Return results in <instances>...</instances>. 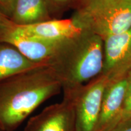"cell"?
I'll return each instance as SVG.
<instances>
[{"mask_svg": "<svg viewBox=\"0 0 131 131\" xmlns=\"http://www.w3.org/2000/svg\"><path fill=\"white\" fill-rule=\"evenodd\" d=\"M11 24L12 21L9 19L0 25V42L12 45L26 58L35 63H48L65 41L45 40L23 35L15 32Z\"/></svg>", "mask_w": 131, "mask_h": 131, "instance_id": "5", "label": "cell"}, {"mask_svg": "<svg viewBox=\"0 0 131 131\" xmlns=\"http://www.w3.org/2000/svg\"><path fill=\"white\" fill-rule=\"evenodd\" d=\"M10 19L15 24L25 26L52 18L45 0H16Z\"/></svg>", "mask_w": 131, "mask_h": 131, "instance_id": "11", "label": "cell"}, {"mask_svg": "<svg viewBox=\"0 0 131 131\" xmlns=\"http://www.w3.org/2000/svg\"><path fill=\"white\" fill-rule=\"evenodd\" d=\"M11 25L19 34L49 41L68 40L88 29L73 16L70 19H52L25 26L16 25L12 22Z\"/></svg>", "mask_w": 131, "mask_h": 131, "instance_id": "8", "label": "cell"}, {"mask_svg": "<svg viewBox=\"0 0 131 131\" xmlns=\"http://www.w3.org/2000/svg\"><path fill=\"white\" fill-rule=\"evenodd\" d=\"M103 63V40L89 29L64 41L48 61L63 89L81 86L97 77L102 73Z\"/></svg>", "mask_w": 131, "mask_h": 131, "instance_id": "2", "label": "cell"}, {"mask_svg": "<svg viewBox=\"0 0 131 131\" xmlns=\"http://www.w3.org/2000/svg\"><path fill=\"white\" fill-rule=\"evenodd\" d=\"M109 131H131V118L122 120Z\"/></svg>", "mask_w": 131, "mask_h": 131, "instance_id": "15", "label": "cell"}, {"mask_svg": "<svg viewBox=\"0 0 131 131\" xmlns=\"http://www.w3.org/2000/svg\"><path fill=\"white\" fill-rule=\"evenodd\" d=\"M127 84L124 98L122 120L131 118V70L127 74Z\"/></svg>", "mask_w": 131, "mask_h": 131, "instance_id": "13", "label": "cell"}, {"mask_svg": "<svg viewBox=\"0 0 131 131\" xmlns=\"http://www.w3.org/2000/svg\"><path fill=\"white\" fill-rule=\"evenodd\" d=\"M107 78L102 74L86 84L63 89L72 102L77 131H96Z\"/></svg>", "mask_w": 131, "mask_h": 131, "instance_id": "4", "label": "cell"}, {"mask_svg": "<svg viewBox=\"0 0 131 131\" xmlns=\"http://www.w3.org/2000/svg\"><path fill=\"white\" fill-rule=\"evenodd\" d=\"M127 84V75L108 81L103 94L96 131H109L122 120Z\"/></svg>", "mask_w": 131, "mask_h": 131, "instance_id": "9", "label": "cell"}, {"mask_svg": "<svg viewBox=\"0 0 131 131\" xmlns=\"http://www.w3.org/2000/svg\"><path fill=\"white\" fill-rule=\"evenodd\" d=\"M61 90V81L49 64L0 81V129L16 130L41 104Z\"/></svg>", "mask_w": 131, "mask_h": 131, "instance_id": "1", "label": "cell"}, {"mask_svg": "<svg viewBox=\"0 0 131 131\" xmlns=\"http://www.w3.org/2000/svg\"><path fill=\"white\" fill-rule=\"evenodd\" d=\"M9 19H10L9 18V16H7L4 12H2V11L0 10V25L6 23L7 21H9Z\"/></svg>", "mask_w": 131, "mask_h": 131, "instance_id": "16", "label": "cell"}, {"mask_svg": "<svg viewBox=\"0 0 131 131\" xmlns=\"http://www.w3.org/2000/svg\"><path fill=\"white\" fill-rule=\"evenodd\" d=\"M51 15H57L75 5L78 0H45Z\"/></svg>", "mask_w": 131, "mask_h": 131, "instance_id": "12", "label": "cell"}, {"mask_svg": "<svg viewBox=\"0 0 131 131\" xmlns=\"http://www.w3.org/2000/svg\"><path fill=\"white\" fill-rule=\"evenodd\" d=\"M0 131H3V130H1V129H0Z\"/></svg>", "mask_w": 131, "mask_h": 131, "instance_id": "17", "label": "cell"}, {"mask_svg": "<svg viewBox=\"0 0 131 131\" xmlns=\"http://www.w3.org/2000/svg\"><path fill=\"white\" fill-rule=\"evenodd\" d=\"M16 0H0V10L10 18Z\"/></svg>", "mask_w": 131, "mask_h": 131, "instance_id": "14", "label": "cell"}, {"mask_svg": "<svg viewBox=\"0 0 131 131\" xmlns=\"http://www.w3.org/2000/svg\"><path fill=\"white\" fill-rule=\"evenodd\" d=\"M104 42V63L101 74L109 81L126 76L131 70V27L120 34L108 36Z\"/></svg>", "mask_w": 131, "mask_h": 131, "instance_id": "6", "label": "cell"}, {"mask_svg": "<svg viewBox=\"0 0 131 131\" xmlns=\"http://www.w3.org/2000/svg\"><path fill=\"white\" fill-rule=\"evenodd\" d=\"M23 131H77L72 102L63 94L61 102L47 106L26 123Z\"/></svg>", "mask_w": 131, "mask_h": 131, "instance_id": "7", "label": "cell"}, {"mask_svg": "<svg viewBox=\"0 0 131 131\" xmlns=\"http://www.w3.org/2000/svg\"><path fill=\"white\" fill-rule=\"evenodd\" d=\"M47 64L46 63L30 61L12 45L0 42V81L27 70Z\"/></svg>", "mask_w": 131, "mask_h": 131, "instance_id": "10", "label": "cell"}, {"mask_svg": "<svg viewBox=\"0 0 131 131\" xmlns=\"http://www.w3.org/2000/svg\"><path fill=\"white\" fill-rule=\"evenodd\" d=\"M73 16L104 40L131 27V0H78Z\"/></svg>", "mask_w": 131, "mask_h": 131, "instance_id": "3", "label": "cell"}]
</instances>
